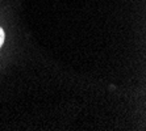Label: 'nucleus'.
Returning a JSON list of instances; mask_svg holds the SVG:
<instances>
[{
    "label": "nucleus",
    "instance_id": "1",
    "mask_svg": "<svg viewBox=\"0 0 146 131\" xmlns=\"http://www.w3.org/2000/svg\"><path fill=\"white\" fill-rule=\"evenodd\" d=\"M3 42H4V32H3V29L0 28V47H1Z\"/></svg>",
    "mask_w": 146,
    "mask_h": 131
}]
</instances>
